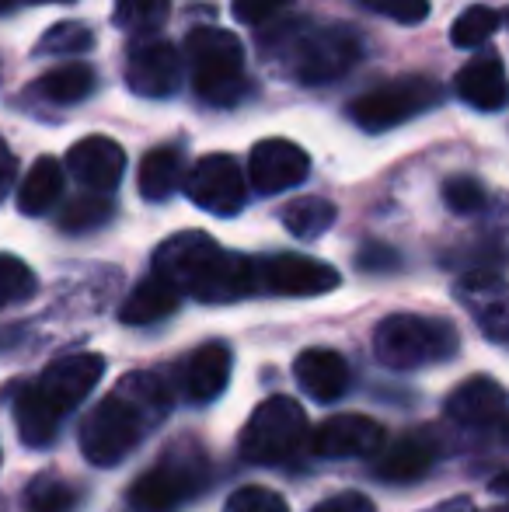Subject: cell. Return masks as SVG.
Here are the masks:
<instances>
[{"mask_svg":"<svg viewBox=\"0 0 509 512\" xmlns=\"http://www.w3.org/2000/svg\"><path fill=\"white\" fill-rule=\"evenodd\" d=\"M171 391L157 373H129L81 425V453L95 467H116L168 418Z\"/></svg>","mask_w":509,"mask_h":512,"instance_id":"6da1fadb","label":"cell"},{"mask_svg":"<svg viewBox=\"0 0 509 512\" xmlns=\"http://www.w3.org/2000/svg\"><path fill=\"white\" fill-rule=\"evenodd\" d=\"M105 377V359L98 352H70L42 370L35 384L14 394V422L28 446L53 443L56 429L74 408L88 401V394Z\"/></svg>","mask_w":509,"mask_h":512,"instance_id":"7a4b0ae2","label":"cell"},{"mask_svg":"<svg viewBox=\"0 0 509 512\" xmlns=\"http://www.w3.org/2000/svg\"><path fill=\"white\" fill-rule=\"evenodd\" d=\"M262 49L286 77L307 88L339 81L363 56L360 35L349 25H314L307 18L262 32Z\"/></svg>","mask_w":509,"mask_h":512,"instance_id":"3957f363","label":"cell"},{"mask_svg":"<svg viewBox=\"0 0 509 512\" xmlns=\"http://www.w3.org/2000/svg\"><path fill=\"white\" fill-rule=\"evenodd\" d=\"M192 88L213 108H231L248 95V70L241 39L227 28H196L185 39Z\"/></svg>","mask_w":509,"mask_h":512,"instance_id":"277c9868","label":"cell"},{"mask_svg":"<svg viewBox=\"0 0 509 512\" xmlns=\"http://www.w3.org/2000/svg\"><path fill=\"white\" fill-rule=\"evenodd\" d=\"M210 478V460L196 439H178L161 453L147 474L129 488L126 512H175L203 492Z\"/></svg>","mask_w":509,"mask_h":512,"instance_id":"5b68a950","label":"cell"},{"mask_svg":"<svg viewBox=\"0 0 509 512\" xmlns=\"http://www.w3.org/2000/svg\"><path fill=\"white\" fill-rule=\"evenodd\" d=\"M461 349V335L450 321L426 314H391L377 324L374 352L391 370H422L447 363Z\"/></svg>","mask_w":509,"mask_h":512,"instance_id":"8992f818","label":"cell"},{"mask_svg":"<svg viewBox=\"0 0 509 512\" xmlns=\"http://www.w3.org/2000/svg\"><path fill=\"white\" fill-rule=\"evenodd\" d=\"M307 443V415L286 394L265 398L241 432V457L258 467H279L293 460Z\"/></svg>","mask_w":509,"mask_h":512,"instance_id":"52a82bcc","label":"cell"},{"mask_svg":"<svg viewBox=\"0 0 509 512\" xmlns=\"http://www.w3.org/2000/svg\"><path fill=\"white\" fill-rule=\"evenodd\" d=\"M440 98L443 91L433 77H401V81L381 84V88L353 98L349 102V119L363 133H387V129L422 115L426 108L440 105Z\"/></svg>","mask_w":509,"mask_h":512,"instance_id":"ba28073f","label":"cell"},{"mask_svg":"<svg viewBox=\"0 0 509 512\" xmlns=\"http://www.w3.org/2000/svg\"><path fill=\"white\" fill-rule=\"evenodd\" d=\"M182 189H185V196L199 209H206V213L234 216L245 209L248 178L231 154H206V157H199L192 168H185Z\"/></svg>","mask_w":509,"mask_h":512,"instance_id":"9c48e42d","label":"cell"},{"mask_svg":"<svg viewBox=\"0 0 509 512\" xmlns=\"http://www.w3.org/2000/svg\"><path fill=\"white\" fill-rule=\"evenodd\" d=\"M126 84L140 98H171L182 84L178 49L157 35H136L126 53Z\"/></svg>","mask_w":509,"mask_h":512,"instance_id":"30bf717a","label":"cell"},{"mask_svg":"<svg viewBox=\"0 0 509 512\" xmlns=\"http://www.w3.org/2000/svg\"><path fill=\"white\" fill-rule=\"evenodd\" d=\"M258 265V290L276 297H321L342 283V276L328 262L307 255H272Z\"/></svg>","mask_w":509,"mask_h":512,"instance_id":"8fae6325","label":"cell"},{"mask_svg":"<svg viewBox=\"0 0 509 512\" xmlns=\"http://www.w3.org/2000/svg\"><path fill=\"white\" fill-rule=\"evenodd\" d=\"M185 293L203 300V304H234V300L252 297V293H258L255 258L217 248L206 258L203 269L196 272V279H192Z\"/></svg>","mask_w":509,"mask_h":512,"instance_id":"7c38bea8","label":"cell"},{"mask_svg":"<svg viewBox=\"0 0 509 512\" xmlns=\"http://www.w3.org/2000/svg\"><path fill=\"white\" fill-rule=\"evenodd\" d=\"M311 175V157L304 147L293 140H262L255 143L252 157H248V182L258 196H279V192L293 189Z\"/></svg>","mask_w":509,"mask_h":512,"instance_id":"4fadbf2b","label":"cell"},{"mask_svg":"<svg viewBox=\"0 0 509 512\" xmlns=\"http://www.w3.org/2000/svg\"><path fill=\"white\" fill-rule=\"evenodd\" d=\"M307 446L318 457H374L384 446V425L367 415H332L314 432H307Z\"/></svg>","mask_w":509,"mask_h":512,"instance_id":"5bb4252c","label":"cell"},{"mask_svg":"<svg viewBox=\"0 0 509 512\" xmlns=\"http://www.w3.org/2000/svg\"><path fill=\"white\" fill-rule=\"evenodd\" d=\"M67 171L91 192L119 189L126 175V150L112 136H84L70 147Z\"/></svg>","mask_w":509,"mask_h":512,"instance_id":"9a60e30c","label":"cell"},{"mask_svg":"<svg viewBox=\"0 0 509 512\" xmlns=\"http://www.w3.org/2000/svg\"><path fill=\"white\" fill-rule=\"evenodd\" d=\"M447 415L468 429H499L506 422V391L492 377H471L447 398Z\"/></svg>","mask_w":509,"mask_h":512,"instance_id":"2e32d148","label":"cell"},{"mask_svg":"<svg viewBox=\"0 0 509 512\" xmlns=\"http://www.w3.org/2000/svg\"><path fill=\"white\" fill-rule=\"evenodd\" d=\"M217 248L220 244L213 241L210 234H203V230H185V234L168 237V241L154 251V272L185 293L192 279H196V272L203 269L206 258Z\"/></svg>","mask_w":509,"mask_h":512,"instance_id":"e0dca14e","label":"cell"},{"mask_svg":"<svg viewBox=\"0 0 509 512\" xmlns=\"http://www.w3.org/2000/svg\"><path fill=\"white\" fill-rule=\"evenodd\" d=\"M234 352L227 342H206L185 363V398L196 401V405H210L220 394L227 391V380H231Z\"/></svg>","mask_w":509,"mask_h":512,"instance_id":"ac0fdd59","label":"cell"},{"mask_svg":"<svg viewBox=\"0 0 509 512\" xmlns=\"http://www.w3.org/2000/svg\"><path fill=\"white\" fill-rule=\"evenodd\" d=\"M293 377H297L300 391L321 405H332L349 391V363L335 349L300 352L293 363Z\"/></svg>","mask_w":509,"mask_h":512,"instance_id":"d6986e66","label":"cell"},{"mask_svg":"<svg viewBox=\"0 0 509 512\" xmlns=\"http://www.w3.org/2000/svg\"><path fill=\"white\" fill-rule=\"evenodd\" d=\"M454 91L464 105L478 112H499L506 105V67L496 53H485L478 60L464 63L454 77Z\"/></svg>","mask_w":509,"mask_h":512,"instance_id":"ffe728a7","label":"cell"},{"mask_svg":"<svg viewBox=\"0 0 509 512\" xmlns=\"http://www.w3.org/2000/svg\"><path fill=\"white\" fill-rule=\"evenodd\" d=\"M436 464V446L422 432H408L398 443H391L377 460V478L394 481V485H412V481L426 478Z\"/></svg>","mask_w":509,"mask_h":512,"instance_id":"44dd1931","label":"cell"},{"mask_svg":"<svg viewBox=\"0 0 509 512\" xmlns=\"http://www.w3.org/2000/svg\"><path fill=\"white\" fill-rule=\"evenodd\" d=\"M182 297L185 293L178 290L175 283H168L164 276L150 272V276L143 279V283H136V290L126 297L123 310H119V321L133 324V328H140V324H157L168 314H175Z\"/></svg>","mask_w":509,"mask_h":512,"instance_id":"7402d4cb","label":"cell"},{"mask_svg":"<svg viewBox=\"0 0 509 512\" xmlns=\"http://www.w3.org/2000/svg\"><path fill=\"white\" fill-rule=\"evenodd\" d=\"M185 178V154L182 147H154L140 161V196L150 203H164L168 196H175V189H182Z\"/></svg>","mask_w":509,"mask_h":512,"instance_id":"603a6c76","label":"cell"},{"mask_svg":"<svg viewBox=\"0 0 509 512\" xmlns=\"http://www.w3.org/2000/svg\"><path fill=\"white\" fill-rule=\"evenodd\" d=\"M63 196V164L56 157H39L18 185V209L25 216L49 213Z\"/></svg>","mask_w":509,"mask_h":512,"instance_id":"cb8c5ba5","label":"cell"},{"mask_svg":"<svg viewBox=\"0 0 509 512\" xmlns=\"http://www.w3.org/2000/svg\"><path fill=\"white\" fill-rule=\"evenodd\" d=\"M461 300L475 310L478 321L489 328V335L496 342L506 338V290L503 279L489 276V272H478V276L464 279L461 283Z\"/></svg>","mask_w":509,"mask_h":512,"instance_id":"d4e9b609","label":"cell"},{"mask_svg":"<svg viewBox=\"0 0 509 512\" xmlns=\"http://www.w3.org/2000/svg\"><path fill=\"white\" fill-rule=\"evenodd\" d=\"M95 70L88 63H63V67H53L32 84V91L39 98L53 105H77L95 91Z\"/></svg>","mask_w":509,"mask_h":512,"instance_id":"484cf974","label":"cell"},{"mask_svg":"<svg viewBox=\"0 0 509 512\" xmlns=\"http://www.w3.org/2000/svg\"><path fill=\"white\" fill-rule=\"evenodd\" d=\"M81 488L60 474H39L25 492V512H77Z\"/></svg>","mask_w":509,"mask_h":512,"instance_id":"4316f807","label":"cell"},{"mask_svg":"<svg viewBox=\"0 0 509 512\" xmlns=\"http://www.w3.org/2000/svg\"><path fill=\"white\" fill-rule=\"evenodd\" d=\"M283 223L293 237L314 241V237L328 234V227L335 223V206L318 196L293 199V203H286V209H283Z\"/></svg>","mask_w":509,"mask_h":512,"instance_id":"83f0119b","label":"cell"},{"mask_svg":"<svg viewBox=\"0 0 509 512\" xmlns=\"http://www.w3.org/2000/svg\"><path fill=\"white\" fill-rule=\"evenodd\" d=\"M112 213H116V206H112L109 192H84V196L70 199L67 206H63L60 213V230H67V234H88V230H98L105 227V223L112 220Z\"/></svg>","mask_w":509,"mask_h":512,"instance_id":"f1b7e54d","label":"cell"},{"mask_svg":"<svg viewBox=\"0 0 509 512\" xmlns=\"http://www.w3.org/2000/svg\"><path fill=\"white\" fill-rule=\"evenodd\" d=\"M499 21L503 14L489 4H471L457 14V21L450 25V42L457 49H478L482 42H489L499 32Z\"/></svg>","mask_w":509,"mask_h":512,"instance_id":"f546056e","label":"cell"},{"mask_svg":"<svg viewBox=\"0 0 509 512\" xmlns=\"http://www.w3.org/2000/svg\"><path fill=\"white\" fill-rule=\"evenodd\" d=\"M168 14L171 0H116L112 21L129 35H154L168 21Z\"/></svg>","mask_w":509,"mask_h":512,"instance_id":"4dcf8cb0","label":"cell"},{"mask_svg":"<svg viewBox=\"0 0 509 512\" xmlns=\"http://www.w3.org/2000/svg\"><path fill=\"white\" fill-rule=\"evenodd\" d=\"M88 49H95V32H91V25H84V21H60V25H53L46 35H42L35 53L39 56H81V53H88Z\"/></svg>","mask_w":509,"mask_h":512,"instance_id":"1f68e13d","label":"cell"},{"mask_svg":"<svg viewBox=\"0 0 509 512\" xmlns=\"http://www.w3.org/2000/svg\"><path fill=\"white\" fill-rule=\"evenodd\" d=\"M35 290H39L35 272L18 255H0V307L25 304L28 297H35Z\"/></svg>","mask_w":509,"mask_h":512,"instance_id":"d6a6232c","label":"cell"},{"mask_svg":"<svg viewBox=\"0 0 509 512\" xmlns=\"http://www.w3.org/2000/svg\"><path fill=\"white\" fill-rule=\"evenodd\" d=\"M443 203L461 216H471L485 206V185L471 175H454L443 182Z\"/></svg>","mask_w":509,"mask_h":512,"instance_id":"836d02e7","label":"cell"},{"mask_svg":"<svg viewBox=\"0 0 509 512\" xmlns=\"http://www.w3.org/2000/svg\"><path fill=\"white\" fill-rule=\"evenodd\" d=\"M224 512H290L286 499L272 488H262V485H245L227 499Z\"/></svg>","mask_w":509,"mask_h":512,"instance_id":"e575fe53","label":"cell"},{"mask_svg":"<svg viewBox=\"0 0 509 512\" xmlns=\"http://www.w3.org/2000/svg\"><path fill=\"white\" fill-rule=\"evenodd\" d=\"M297 0H231V11L241 25H252V28H262V25H272V21L283 18Z\"/></svg>","mask_w":509,"mask_h":512,"instance_id":"d590c367","label":"cell"},{"mask_svg":"<svg viewBox=\"0 0 509 512\" xmlns=\"http://www.w3.org/2000/svg\"><path fill=\"white\" fill-rule=\"evenodd\" d=\"M363 4L398 25H419L429 14V0H363Z\"/></svg>","mask_w":509,"mask_h":512,"instance_id":"8d00e7d4","label":"cell"},{"mask_svg":"<svg viewBox=\"0 0 509 512\" xmlns=\"http://www.w3.org/2000/svg\"><path fill=\"white\" fill-rule=\"evenodd\" d=\"M311 512H377V506L363 492H342V495H332V499L318 502Z\"/></svg>","mask_w":509,"mask_h":512,"instance_id":"74e56055","label":"cell"},{"mask_svg":"<svg viewBox=\"0 0 509 512\" xmlns=\"http://www.w3.org/2000/svg\"><path fill=\"white\" fill-rule=\"evenodd\" d=\"M14 178H18V157L11 154V147H7L4 136H0V199H7Z\"/></svg>","mask_w":509,"mask_h":512,"instance_id":"f35d334b","label":"cell"},{"mask_svg":"<svg viewBox=\"0 0 509 512\" xmlns=\"http://www.w3.org/2000/svg\"><path fill=\"white\" fill-rule=\"evenodd\" d=\"M360 265L363 269H374V272H381V265L384 269H394V265H398V255H394L391 248H377L374 244V248H367L360 255Z\"/></svg>","mask_w":509,"mask_h":512,"instance_id":"ab89813d","label":"cell"},{"mask_svg":"<svg viewBox=\"0 0 509 512\" xmlns=\"http://www.w3.org/2000/svg\"><path fill=\"white\" fill-rule=\"evenodd\" d=\"M426 512H478V509H475V502L461 495V499H447V502H440V506H433Z\"/></svg>","mask_w":509,"mask_h":512,"instance_id":"60d3db41","label":"cell"},{"mask_svg":"<svg viewBox=\"0 0 509 512\" xmlns=\"http://www.w3.org/2000/svg\"><path fill=\"white\" fill-rule=\"evenodd\" d=\"M14 7H18V0H0V14L14 11Z\"/></svg>","mask_w":509,"mask_h":512,"instance_id":"b9f144b4","label":"cell"},{"mask_svg":"<svg viewBox=\"0 0 509 512\" xmlns=\"http://www.w3.org/2000/svg\"><path fill=\"white\" fill-rule=\"evenodd\" d=\"M32 4H70V0H32Z\"/></svg>","mask_w":509,"mask_h":512,"instance_id":"7bdbcfd3","label":"cell"},{"mask_svg":"<svg viewBox=\"0 0 509 512\" xmlns=\"http://www.w3.org/2000/svg\"><path fill=\"white\" fill-rule=\"evenodd\" d=\"M492 512H506V509H503V506H499V509H492Z\"/></svg>","mask_w":509,"mask_h":512,"instance_id":"ee69618b","label":"cell"}]
</instances>
